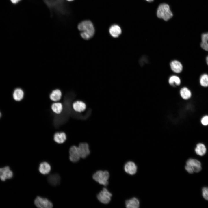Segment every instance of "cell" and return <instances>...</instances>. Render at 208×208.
I'll use <instances>...</instances> for the list:
<instances>
[{
  "instance_id": "6da1fadb",
  "label": "cell",
  "mask_w": 208,
  "mask_h": 208,
  "mask_svg": "<svg viewBox=\"0 0 208 208\" xmlns=\"http://www.w3.org/2000/svg\"><path fill=\"white\" fill-rule=\"evenodd\" d=\"M78 28L81 31L80 35L84 39L88 40L94 35L95 29L92 22L89 20L81 22L78 26Z\"/></svg>"
},
{
  "instance_id": "7a4b0ae2",
  "label": "cell",
  "mask_w": 208,
  "mask_h": 208,
  "mask_svg": "<svg viewBox=\"0 0 208 208\" xmlns=\"http://www.w3.org/2000/svg\"><path fill=\"white\" fill-rule=\"evenodd\" d=\"M157 17L165 21H168L173 16L169 5L165 3H161L158 6L157 12Z\"/></svg>"
},
{
  "instance_id": "3957f363",
  "label": "cell",
  "mask_w": 208,
  "mask_h": 208,
  "mask_svg": "<svg viewBox=\"0 0 208 208\" xmlns=\"http://www.w3.org/2000/svg\"><path fill=\"white\" fill-rule=\"evenodd\" d=\"M185 168L190 174H192L194 172H198L202 169L201 164L200 161L196 159L190 158L186 162Z\"/></svg>"
},
{
  "instance_id": "277c9868",
  "label": "cell",
  "mask_w": 208,
  "mask_h": 208,
  "mask_svg": "<svg viewBox=\"0 0 208 208\" xmlns=\"http://www.w3.org/2000/svg\"><path fill=\"white\" fill-rule=\"evenodd\" d=\"M109 173L107 171L99 170L93 175V179L100 184L106 186L108 184Z\"/></svg>"
},
{
  "instance_id": "5b68a950",
  "label": "cell",
  "mask_w": 208,
  "mask_h": 208,
  "mask_svg": "<svg viewBox=\"0 0 208 208\" xmlns=\"http://www.w3.org/2000/svg\"><path fill=\"white\" fill-rule=\"evenodd\" d=\"M112 194L105 188H104L97 195V198L101 203L107 204L110 201Z\"/></svg>"
},
{
  "instance_id": "8992f818",
  "label": "cell",
  "mask_w": 208,
  "mask_h": 208,
  "mask_svg": "<svg viewBox=\"0 0 208 208\" xmlns=\"http://www.w3.org/2000/svg\"><path fill=\"white\" fill-rule=\"evenodd\" d=\"M34 204L37 207L41 208H51L53 206L52 203L50 200L40 196L35 198Z\"/></svg>"
},
{
  "instance_id": "52a82bcc",
  "label": "cell",
  "mask_w": 208,
  "mask_h": 208,
  "mask_svg": "<svg viewBox=\"0 0 208 208\" xmlns=\"http://www.w3.org/2000/svg\"><path fill=\"white\" fill-rule=\"evenodd\" d=\"M77 148L81 158L83 159L86 158L89 155L90 151L89 146L87 143H80Z\"/></svg>"
},
{
  "instance_id": "ba28073f",
  "label": "cell",
  "mask_w": 208,
  "mask_h": 208,
  "mask_svg": "<svg viewBox=\"0 0 208 208\" xmlns=\"http://www.w3.org/2000/svg\"><path fill=\"white\" fill-rule=\"evenodd\" d=\"M13 176V173L8 166L0 168V179L2 181L10 179Z\"/></svg>"
},
{
  "instance_id": "9c48e42d",
  "label": "cell",
  "mask_w": 208,
  "mask_h": 208,
  "mask_svg": "<svg viewBox=\"0 0 208 208\" xmlns=\"http://www.w3.org/2000/svg\"><path fill=\"white\" fill-rule=\"evenodd\" d=\"M69 159L73 162H76L79 161L80 157L78 149L77 147L72 146L69 149Z\"/></svg>"
},
{
  "instance_id": "30bf717a",
  "label": "cell",
  "mask_w": 208,
  "mask_h": 208,
  "mask_svg": "<svg viewBox=\"0 0 208 208\" xmlns=\"http://www.w3.org/2000/svg\"><path fill=\"white\" fill-rule=\"evenodd\" d=\"M124 169L127 173L130 175H133L136 173L137 167L134 162L129 161L127 162L125 165Z\"/></svg>"
},
{
  "instance_id": "8fae6325",
  "label": "cell",
  "mask_w": 208,
  "mask_h": 208,
  "mask_svg": "<svg viewBox=\"0 0 208 208\" xmlns=\"http://www.w3.org/2000/svg\"><path fill=\"white\" fill-rule=\"evenodd\" d=\"M179 94L181 99L184 100L190 99L192 95L191 91L189 88L185 87L181 88L180 90Z\"/></svg>"
},
{
  "instance_id": "7c38bea8",
  "label": "cell",
  "mask_w": 208,
  "mask_h": 208,
  "mask_svg": "<svg viewBox=\"0 0 208 208\" xmlns=\"http://www.w3.org/2000/svg\"><path fill=\"white\" fill-rule=\"evenodd\" d=\"M72 107L74 111L81 112L85 110L86 105L83 102L81 101H77L73 103Z\"/></svg>"
},
{
  "instance_id": "4fadbf2b",
  "label": "cell",
  "mask_w": 208,
  "mask_h": 208,
  "mask_svg": "<svg viewBox=\"0 0 208 208\" xmlns=\"http://www.w3.org/2000/svg\"><path fill=\"white\" fill-rule=\"evenodd\" d=\"M196 153L200 156L205 155L207 151L205 145L203 143L199 142L196 144L194 148Z\"/></svg>"
},
{
  "instance_id": "5bb4252c",
  "label": "cell",
  "mask_w": 208,
  "mask_h": 208,
  "mask_svg": "<svg viewBox=\"0 0 208 208\" xmlns=\"http://www.w3.org/2000/svg\"><path fill=\"white\" fill-rule=\"evenodd\" d=\"M110 35L114 38L118 37L122 33L120 27L118 25H114L111 26L109 29Z\"/></svg>"
},
{
  "instance_id": "9a60e30c",
  "label": "cell",
  "mask_w": 208,
  "mask_h": 208,
  "mask_svg": "<svg viewBox=\"0 0 208 208\" xmlns=\"http://www.w3.org/2000/svg\"><path fill=\"white\" fill-rule=\"evenodd\" d=\"M49 183L53 186L58 185L60 182V177L57 174H54L50 175L47 178Z\"/></svg>"
},
{
  "instance_id": "2e32d148",
  "label": "cell",
  "mask_w": 208,
  "mask_h": 208,
  "mask_svg": "<svg viewBox=\"0 0 208 208\" xmlns=\"http://www.w3.org/2000/svg\"><path fill=\"white\" fill-rule=\"evenodd\" d=\"M170 66L172 71L177 73H181L183 70L182 64L180 62L177 60L172 61L170 63Z\"/></svg>"
},
{
  "instance_id": "e0dca14e",
  "label": "cell",
  "mask_w": 208,
  "mask_h": 208,
  "mask_svg": "<svg viewBox=\"0 0 208 208\" xmlns=\"http://www.w3.org/2000/svg\"><path fill=\"white\" fill-rule=\"evenodd\" d=\"M126 207L127 208H138L140 205L138 200L135 197L126 200L125 202Z\"/></svg>"
},
{
  "instance_id": "ac0fdd59",
  "label": "cell",
  "mask_w": 208,
  "mask_h": 208,
  "mask_svg": "<svg viewBox=\"0 0 208 208\" xmlns=\"http://www.w3.org/2000/svg\"><path fill=\"white\" fill-rule=\"evenodd\" d=\"M51 168L50 165L46 162L41 163L39 166V170L40 172L44 175L48 174L50 172Z\"/></svg>"
},
{
  "instance_id": "d6986e66",
  "label": "cell",
  "mask_w": 208,
  "mask_h": 208,
  "mask_svg": "<svg viewBox=\"0 0 208 208\" xmlns=\"http://www.w3.org/2000/svg\"><path fill=\"white\" fill-rule=\"evenodd\" d=\"M53 138L55 142L60 144L65 142L66 139V137L64 132H57L54 135Z\"/></svg>"
},
{
  "instance_id": "ffe728a7",
  "label": "cell",
  "mask_w": 208,
  "mask_h": 208,
  "mask_svg": "<svg viewBox=\"0 0 208 208\" xmlns=\"http://www.w3.org/2000/svg\"><path fill=\"white\" fill-rule=\"evenodd\" d=\"M62 95L61 90L59 89L53 90L50 94V99L52 101L57 102L60 100Z\"/></svg>"
},
{
  "instance_id": "44dd1931",
  "label": "cell",
  "mask_w": 208,
  "mask_h": 208,
  "mask_svg": "<svg viewBox=\"0 0 208 208\" xmlns=\"http://www.w3.org/2000/svg\"><path fill=\"white\" fill-rule=\"evenodd\" d=\"M201 47L204 50L208 51V32L203 33L201 35Z\"/></svg>"
},
{
  "instance_id": "7402d4cb",
  "label": "cell",
  "mask_w": 208,
  "mask_h": 208,
  "mask_svg": "<svg viewBox=\"0 0 208 208\" xmlns=\"http://www.w3.org/2000/svg\"><path fill=\"white\" fill-rule=\"evenodd\" d=\"M24 95L23 90L20 88H17L14 91L13 97L14 100L20 101L23 99Z\"/></svg>"
},
{
  "instance_id": "603a6c76",
  "label": "cell",
  "mask_w": 208,
  "mask_h": 208,
  "mask_svg": "<svg viewBox=\"0 0 208 208\" xmlns=\"http://www.w3.org/2000/svg\"><path fill=\"white\" fill-rule=\"evenodd\" d=\"M51 109L55 113L60 114L62 111L63 109L62 105L60 102H56L52 104Z\"/></svg>"
},
{
  "instance_id": "cb8c5ba5",
  "label": "cell",
  "mask_w": 208,
  "mask_h": 208,
  "mask_svg": "<svg viewBox=\"0 0 208 208\" xmlns=\"http://www.w3.org/2000/svg\"><path fill=\"white\" fill-rule=\"evenodd\" d=\"M169 84L173 86H179L181 83L180 78L177 76L173 75L171 76L168 80Z\"/></svg>"
},
{
  "instance_id": "d4e9b609",
  "label": "cell",
  "mask_w": 208,
  "mask_h": 208,
  "mask_svg": "<svg viewBox=\"0 0 208 208\" xmlns=\"http://www.w3.org/2000/svg\"><path fill=\"white\" fill-rule=\"evenodd\" d=\"M200 85L203 87L206 88L208 87V75L206 73L203 74L200 76L199 79Z\"/></svg>"
},
{
  "instance_id": "484cf974",
  "label": "cell",
  "mask_w": 208,
  "mask_h": 208,
  "mask_svg": "<svg viewBox=\"0 0 208 208\" xmlns=\"http://www.w3.org/2000/svg\"><path fill=\"white\" fill-rule=\"evenodd\" d=\"M202 125L204 126L208 125V115H206L203 116L200 120Z\"/></svg>"
},
{
  "instance_id": "4316f807",
  "label": "cell",
  "mask_w": 208,
  "mask_h": 208,
  "mask_svg": "<svg viewBox=\"0 0 208 208\" xmlns=\"http://www.w3.org/2000/svg\"><path fill=\"white\" fill-rule=\"evenodd\" d=\"M202 196L206 200H208V187H204L202 189Z\"/></svg>"
},
{
  "instance_id": "83f0119b",
  "label": "cell",
  "mask_w": 208,
  "mask_h": 208,
  "mask_svg": "<svg viewBox=\"0 0 208 208\" xmlns=\"http://www.w3.org/2000/svg\"><path fill=\"white\" fill-rule=\"evenodd\" d=\"M11 2L14 4H16L21 0H10Z\"/></svg>"
},
{
  "instance_id": "f1b7e54d",
  "label": "cell",
  "mask_w": 208,
  "mask_h": 208,
  "mask_svg": "<svg viewBox=\"0 0 208 208\" xmlns=\"http://www.w3.org/2000/svg\"><path fill=\"white\" fill-rule=\"evenodd\" d=\"M206 63L208 66V55L206 57Z\"/></svg>"
},
{
  "instance_id": "f546056e",
  "label": "cell",
  "mask_w": 208,
  "mask_h": 208,
  "mask_svg": "<svg viewBox=\"0 0 208 208\" xmlns=\"http://www.w3.org/2000/svg\"><path fill=\"white\" fill-rule=\"evenodd\" d=\"M145 0L148 2H152L154 1V0Z\"/></svg>"
},
{
  "instance_id": "4dcf8cb0",
  "label": "cell",
  "mask_w": 208,
  "mask_h": 208,
  "mask_svg": "<svg viewBox=\"0 0 208 208\" xmlns=\"http://www.w3.org/2000/svg\"><path fill=\"white\" fill-rule=\"evenodd\" d=\"M1 112H0V118H1Z\"/></svg>"
},
{
  "instance_id": "1f68e13d",
  "label": "cell",
  "mask_w": 208,
  "mask_h": 208,
  "mask_svg": "<svg viewBox=\"0 0 208 208\" xmlns=\"http://www.w3.org/2000/svg\"><path fill=\"white\" fill-rule=\"evenodd\" d=\"M68 0V1H73V0Z\"/></svg>"
}]
</instances>
